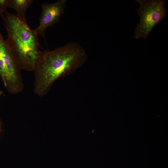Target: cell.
<instances>
[{"label": "cell", "instance_id": "1", "mask_svg": "<svg viewBox=\"0 0 168 168\" xmlns=\"http://www.w3.org/2000/svg\"><path fill=\"white\" fill-rule=\"evenodd\" d=\"M87 56L78 42H71L53 50L40 52L33 70L34 91L45 95L58 78L74 72L86 63Z\"/></svg>", "mask_w": 168, "mask_h": 168}, {"label": "cell", "instance_id": "2", "mask_svg": "<svg viewBox=\"0 0 168 168\" xmlns=\"http://www.w3.org/2000/svg\"><path fill=\"white\" fill-rule=\"evenodd\" d=\"M5 14L3 19L8 34L7 44L20 69L33 71L40 52L38 36L16 15L7 11Z\"/></svg>", "mask_w": 168, "mask_h": 168}, {"label": "cell", "instance_id": "3", "mask_svg": "<svg viewBox=\"0 0 168 168\" xmlns=\"http://www.w3.org/2000/svg\"><path fill=\"white\" fill-rule=\"evenodd\" d=\"M140 21L135 30V38L146 39L153 28L166 17L164 0H137Z\"/></svg>", "mask_w": 168, "mask_h": 168}, {"label": "cell", "instance_id": "4", "mask_svg": "<svg viewBox=\"0 0 168 168\" xmlns=\"http://www.w3.org/2000/svg\"><path fill=\"white\" fill-rule=\"evenodd\" d=\"M66 2V0H58L54 2L44 3L42 4L40 24L34 30L37 36L45 38L47 28L59 22L60 17L64 12Z\"/></svg>", "mask_w": 168, "mask_h": 168}, {"label": "cell", "instance_id": "5", "mask_svg": "<svg viewBox=\"0 0 168 168\" xmlns=\"http://www.w3.org/2000/svg\"><path fill=\"white\" fill-rule=\"evenodd\" d=\"M33 2V0H8V7L14 9L16 12V16L22 22L27 24L26 12Z\"/></svg>", "mask_w": 168, "mask_h": 168}, {"label": "cell", "instance_id": "6", "mask_svg": "<svg viewBox=\"0 0 168 168\" xmlns=\"http://www.w3.org/2000/svg\"><path fill=\"white\" fill-rule=\"evenodd\" d=\"M8 7V0H0V16L3 18L4 17L3 13H5Z\"/></svg>", "mask_w": 168, "mask_h": 168}, {"label": "cell", "instance_id": "7", "mask_svg": "<svg viewBox=\"0 0 168 168\" xmlns=\"http://www.w3.org/2000/svg\"><path fill=\"white\" fill-rule=\"evenodd\" d=\"M2 94L1 92H0V95H1Z\"/></svg>", "mask_w": 168, "mask_h": 168}, {"label": "cell", "instance_id": "8", "mask_svg": "<svg viewBox=\"0 0 168 168\" xmlns=\"http://www.w3.org/2000/svg\"></svg>", "mask_w": 168, "mask_h": 168}]
</instances>
